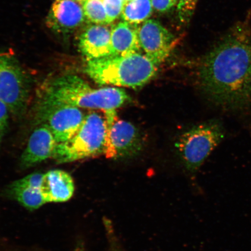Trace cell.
Masks as SVG:
<instances>
[{"label":"cell","instance_id":"obj_1","mask_svg":"<svg viewBox=\"0 0 251 251\" xmlns=\"http://www.w3.org/2000/svg\"><path fill=\"white\" fill-rule=\"evenodd\" d=\"M251 14L229 29L203 59L201 89L212 102L228 111L251 105Z\"/></svg>","mask_w":251,"mask_h":251},{"label":"cell","instance_id":"obj_2","mask_svg":"<svg viewBox=\"0 0 251 251\" xmlns=\"http://www.w3.org/2000/svg\"><path fill=\"white\" fill-rule=\"evenodd\" d=\"M123 89L104 87L95 89L76 75L56 78L47 84L42 101L60 103L79 108L100 109L105 118L117 116V108L129 101Z\"/></svg>","mask_w":251,"mask_h":251},{"label":"cell","instance_id":"obj_3","mask_svg":"<svg viewBox=\"0 0 251 251\" xmlns=\"http://www.w3.org/2000/svg\"><path fill=\"white\" fill-rule=\"evenodd\" d=\"M157 66L139 52L126 56L109 55L87 61L85 71L100 85L137 88L155 76Z\"/></svg>","mask_w":251,"mask_h":251},{"label":"cell","instance_id":"obj_4","mask_svg":"<svg viewBox=\"0 0 251 251\" xmlns=\"http://www.w3.org/2000/svg\"><path fill=\"white\" fill-rule=\"evenodd\" d=\"M106 130L105 118L99 113H89L76 134L58 144L52 158L58 164H67L103 153Z\"/></svg>","mask_w":251,"mask_h":251},{"label":"cell","instance_id":"obj_5","mask_svg":"<svg viewBox=\"0 0 251 251\" xmlns=\"http://www.w3.org/2000/svg\"><path fill=\"white\" fill-rule=\"evenodd\" d=\"M225 135L218 121H210L194 127L178 139L177 149L188 171L198 170Z\"/></svg>","mask_w":251,"mask_h":251},{"label":"cell","instance_id":"obj_6","mask_svg":"<svg viewBox=\"0 0 251 251\" xmlns=\"http://www.w3.org/2000/svg\"><path fill=\"white\" fill-rule=\"evenodd\" d=\"M26 75L13 56L0 54V101L15 115L23 114L30 95Z\"/></svg>","mask_w":251,"mask_h":251},{"label":"cell","instance_id":"obj_7","mask_svg":"<svg viewBox=\"0 0 251 251\" xmlns=\"http://www.w3.org/2000/svg\"><path fill=\"white\" fill-rule=\"evenodd\" d=\"M39 114L42 124L48 126L58 144L71 139L76 134L86 115L76 106L43 101Z\"/></svg>","mask_w":251,"mask_h":251},{"label":"cell","instance_id":"obj_8","mask_svg":"<svg viewBox=\"0 0 251 251\" xmlns=\"http://www.w3.org/2000/svg\"><path fill=\"white\" fill-rule=\"evenodd\" d=\"M103 153L106 158L117 159L133 156L142 148V140L139 130L129 122L117 118L106 125Z\"/></svg>","mask_w":251,"mask_h":251},{"label":"cell","instance_id":"obj_9","mask_svg":"<svg viewBox=\"0 0 251 251\" xmlns=\"http://www.w3.org/2000/svg\"><path fill=\"white\" fill-rule=\"evenodd\" d=\"M138 36L146 56L156 65L168 57L174 47V36L155 20H147L138 27Z\"/></svg>","mask_w":251,"mask_h":251},{"label":"cell","instance_id":"obj_10","mask_svg":"<svg viewBox=\"0 0 251 251\" xmlns=\"http://www.w3.org/2000/svg\"><path fill=\"white\" fill-rule=\"evenodd\" d=\"M58 143L48 126L42 124L34 130L21 156V168H30L53 158Z\"/></svg>","mask_w":251,"mask_h":251},{"label":"cell","instance_id":"obj_11","mask_svg":"<svg viewBox=\"0 0 251 251\" xmlns=\"http://www.w3.org/2000/svg\"><path fill=\"white\" fill-rule=\"evenodd\" d=\"M43 175L34 173L12 182L5 188L4 196L29 211L39 209L46 204L40 192Z\"/></svg>","mask_w":251,"mask_h":251},{"label":"cell","instance_id":"obj_12","mask_svg":"<svg viewBox=\"0 0 251 251\" xmlns=\"http://www.w3.org/2000/svg\"><path fill=\"white\" fill-rule=\"evenodd\" d=\"M82 7L74 0H55L47 24L59 33H68L81 26L85 20Z\"/></svg>","mask_w":251,"mask_h":251},{"label":"cell","instance_id":"obj_13","mask_svg":"<svg viewBox=\"0 0 251 251\" xmlns=\"http://www.w3.org/2000/svg\"><path fill=\"white\" fill-rule=\"evenodd\" d=\"M75 190L73 178L67 172L55 169L43 175L40 192L46 203L67 202Z\"/></svg>","mask_w":251,"mask_h":251},{"label":"cell","instance_id":"obj_14","mask_svg":"<svg viewBox=\"0 0 251 251\" xmlns=\"http://www.w3.org/2000/svg\"><path fill=\"white\" fill-rule=\"evenodd\" d=\"M111 30L104 25L87 26L81 34L79 49L87 61L111 55Z\"/></svg>","mask_w":251,"mask_h":251},{"label":"cell","instance_id":"obj_15","mask_svg":"<svg viewBox=\"0 0 251 251\" xmlns=\"http://www.w3.org/2000/svg\"><path fill=\"white\" fill-rule=\"evenodd\" d=\"M111 55L126 56L138 52L140 45L136 25L124 21L111 30Z\"/></svg>","mask_w":251,"mask_h":251},{"label":"cell","instance_id":"obj_16","mask_svg":"<svg viewBox=\"0 0 251 251\" xmlns=\"http://www.w3.org/2000/svg\"><path fill=\"white\" fill-rule=\"evenodd\" d=\"M152 8L151 0H133L124 4L122 18L126 23L137 25L151 15Z\"/></svg>","mask_w":251,"mask_h":251},{"label":"cell","instance_id":"obj_17","mask_svg":"<svg viewBox=\"0 0 251 251\" xmlns=\"http://www.w3.org/2000/svg\"><path fill=\"white\" fill-rule=\"evenodd\" d=\"M82 8L88 21L97 25L108 24L103 0H84Z\"/></svg>","mask_w":251,"mask_h":251},{"label":"cell","instance_id":"obj_18","mask_svg":"<svg viewBox=\"0 0 251 251\" xmlns=\"http://www.w3.org/2000/svg\"><path fill=\"white\" fill-rule=\"evenodd\" d=\"M102 221L107 243L106 251H125L111 220L103 218Z\"/></svg>","mask_w":251,"mask_h":251},{"label":"cell","instance_id":"obj_19","mask_svg":"<svg viewBox=\"0 0 251 251\" xmlns=\"http://www.w3.org/2000/svg\"><path fill=\"white\" fill-rule=\"evenodd\" d=\"M199 0H178L177 11L182 23L186 24L190 20Z\"/></svg>","mask_w":251,"mask_h":251},{"label":"cell","instance_id":"obj_20","mask_svg":"<svg viewBox=\"0 0 251 251\" xmlns=\"http://www.w3.org/2000/svg\"><path fill=\"white\" fill-rule=\"evenodd\" d=\"M108 24L113 23L122 14L124 7V0H103Z\"/></svg>","mask_w":251,"mask_h":251},{"label":"cell","instance_id":"obj_21","mask_svg":"<svg viewBox=\"0 0 251 251\" xmlns=\"http://www.w3.org/2000/svg\"><path fill=\"white\" fill-rule=\"evenodd\" d=\"M9 112L7 106L0 101V144L8 126Z\"/></svg>","mask_w":251,"mask_h":251},{"label":"cell","instance_id":"obj_22","mask_svg":"<svg viewBox=\"0 0 251 251\" xmlns=\"http://www.w3.org/2000/svg\"><path fill=\"white\" fill-rule=\"evenodd\" d=\"M0 251H43L32 247H25L6 241L0 244Z\"/></svg>","mask_w":251,"mask_h":251},{"label":"cell","instance_id":"obj_23","mask_svg":"<svg viewBox=\"0 0 251 251\" xmlns=\"http://www.w3.org/2000/svg\"><path fill=\"white\" fill-rule=\"evenodd\" d=\"M153 8L157 12H166L176 4L178 0H151Z\"/></svg>","mask_w":251,"mask_h":251},{"label":"cell","instance_id":"obj_24","mask_svg":"<svg viewBox=\"0 0 251 251\" xmlns=\"http://www.w3.org/2000/svg\"><path fill=\"white\" fill-rule=\"evenodd\" d=\"M133 1V0H124V2H125V3H126V2H130V1Z\"/></svg>","mask_w":251,"mask_h":251},{"label":"cell","instance_id":"obj_25","mask_svg":"<svg viewBox=\"0 0 251 251\" xmlns=\"http://www.w3.org/2000/svg\"><path fill=\"white\" fill-rule=\"evenodd\" d=\"M76 1L78 2H81V3H82L84 1V0H76Z\"/></svg>","mask_w":251,"mask_h":251}]
</instances>
